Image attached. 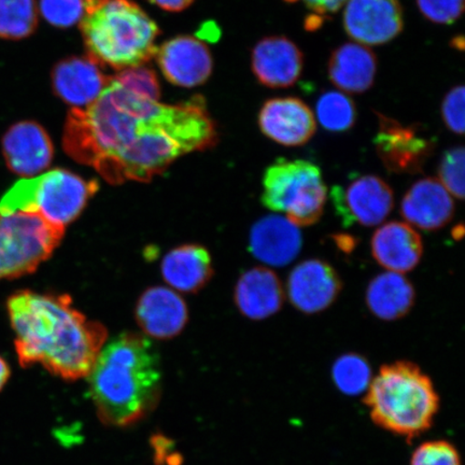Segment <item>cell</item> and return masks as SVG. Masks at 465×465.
Masks as SVG:
<instances>
[{"label": "cell", "mask_w": 465, "mask_h": 465, "mask_svg": "<svg viewBox=\"0 0 465 465\" xmlns=\"http://www.w3.org/2000/svg\"><path fill=\"white\" fill-rule=\"evenodd\" d=\"M39 25L36 0H0V39L31 37Z\"/></svg>", "instance_id": "26"}, {"label": "cell", "mask_w": 465, "mask_h": 465, "mask_svg": "<svg viewBox=\"0 0 465 465\" xmlns=\"http://www.w3.org/2000/svg\"><path fill=\"white\" fill-rule=\"evenodd\" d=\"M410 465H462L460 452L446 440L424 441L411 457Z\"/></svg>", "instance_id": "29"}, {"label": "cell", "mask_w": 465, "mask_h": 465, "mask_svg": "<svg viewBox=\"0 0 465 465\" xmlns=\"http://www.w3.org/2000/svg\"><path fill=\"white\" fill-rule=\"evenodd\" d=\"M341 288V277L333 266L318 259L295 266L287 282L291 304L307 315L328 310L339 298Z\"/></svg>", "instance_id": "12"}, {"label": "cell", "mask_w": 465, "mask_h": 465, "mask_svg": "<svg viewBox=\"0 0 465 465\" xmlns=\"http://www.w3.org/2000/svg\"><path fill=\"white\" fill-rule=\"evenodd\" d=\"M286 2H296V0H286ZM302 2L317 15H332L344 7L348 0H302Z\"/></svg>", "instance_id": "35"}, {"label": "cell", "mask_w": 465, "mask_h": 465, "mask_svg": "<svg viewBox=\"0 0 465 465\" xmlns=\"http://www.w3.org/2000/svg\"><path fill=\"white\" fill-rule=\"evenodd\" d=\"M3 153L9 170L20 176L33 177L48 168L54 148L48 133L34 121H22L5 132Z\"/></svg>", "instance_id": "14"}, {"label": "cell", "mask_w": 465, "mask_h": 465, "mask_svg": "<svg viewBox=\"0 0 465 465\" xmlns=\"http://www.w3.org/2000/svg\"><path fill=\"white\" fill-rule=\"evenodd\" d=\"M89 376L97 415L108 426H131L158 404L160 358L147 337L116 336L102 348Z\"/></svg>", "instance_id": "3"}, {"label": "cell", "mask_w": 465, "mask_h": 465, "mask_svg": "<svg viewBox=\"0 0 465 465\" xmlns=\"http://www.w3.org/2000/svg\"><path fill=\"white\" fill-rule=\"evenodd\" d=\"M156 58L164 77L171 84L194 87L205 84L213 73V56L201 40L179 36L156 50Z\"/></svg>", "instance_id": "16"}, {"label": "cell", "mask_w": 465, "mask_h": 465, "mask_svg": "<svg viewBox=\"0 0 465 465\" xmlns=\"http://www.w3.org/2000/svg\"><path fill=\"white\" fill-rule=\"evenodd\" d=\"M193 2L194 0H150V3L158 5L159 8L172 11V13H179V11L187 9Z\"/></svg>", "instance_id": "36"}, {"label": "cell", "mask_w": 465, "mask_h": 465, "mask_svg": "<svg viewBox=\"0 0 465 465\" xmlns=\"http://www.w3.org/2000/svg\"><path fill=\"white\" fill-rule=\"evenodd\" d=\"M162 274L180 292H196L213 276L211 255L205 248L196 245L173 249L162 262Z\"/></svg>", "instance_id": "25"}, {"label": "cell", "mask_w": 465, "mask_h": 465, "mask_svg": "<svg viewBox=\"0 0 465 465\" xmlns=\"http://www.w3.org/2000/svg\"><path fill=\"white\" fill-rule=\"evenodd\" d=\"M302 246L303 237L298 226L276 214L260 219L250 231V252L270 266L290 264L298 257Z\"/></svg>", "instance_id": "19"}, {"label": "cell", "mask_w": 465, "mask_h": 465, "mask_svg": "<svg viewBox=\"0 0 465 465\" xmlns=\"http://www.w3.org/2000/svg\"><path fill=\"white\" fill-rule=\"evenodd\" d=\"M138 324L150 336L166 340L177 336L188 322V308L173 291L164 287L150 288L139 299Z\"/></svg>", "instance_id": "21"}, {"label": "cell", "mask_w": 465, "mask_h": 465, "mask_svg": "<svg viewBox=\"0 0 465 465\" xmlns=\"http://www.w3.org/2000/svg\"><path fill=\"white\" fill-rule=\"evenodd\" d=\"M97 190L94 180L89 182L71 172L54 170L15 183L0 200V216L37 213L50 223L65 228Z\"/></svg>", "instance_id": "6"}, {"label": "cell", "mask_w": 465, "mask_h": 465, "mask_svg": "<svg viewBox=\"0 0 465 465\" xmlns=\"http://www.w3.org/2000/svg\"><path fill=\"white\" fill-rule=\"evenodd\" d=\"M377 58L369 46L344 44L333 51L328 64L331 83L346 94H362L373 86Z\"/></svg>", "instance_id": "23"}, {"label": "cell", "mask_w": 465, "mask_h": 465, "mask_svg": "<svg viewBox=\"0 0 465 465\" xmlns=\"http://www.w3.org/2000/svg\"><path fill=\"white\" fill-rule=\"evenodd\" d=\"M371 248L378 264L399 274L416 269L423 254L420 235L409 223L398 221L381 225L371 237Z\"/></svg>", "instance_id": "20"}, {"label": "cell", "mask_w": 465, "mask_h": 465, "mask_svg": "<svg viewBox=\"0 0 465 465\" xmlns=\"http://www.w3.org/2000/svg\"><path fill=\"white\" fill-rule=\"evenodd\" d=\"M365 301L376 318L383 322H395L409 315L414 307L415 288L409 279L399 272H383L370 282Z\"/></svg>", "instance_id": "24"}, {"label": "cell", "mask_w": 465, "mask_h": 465, "mask_svg": "<svg viewBox=\"0 0 465 465\" xmlns=\"http://www.w3.org/2000/svg\"><path fill=\"white\" fill-rule=\"evenodd\" d=\"M363 403L375 426L411 441L433 427L440 398L420 365L400 360L381 366Z\"/></svg>", "instance_id": "4"}, {"label": "cell", "mask_w": 465, "mask_h": 465, "mask_svg": "<svg viewBox=\"0 0 465 465\" xmlns=\"http://www.w3.org/2000/svg\"><path fill=\"white\" fill-rule=\"evenodd\" d=\"M38 9L52 26L69 28L84 15V0H40Z\"/></svg>", "instance_id": "30"}, {"label": "cell", "mask_w": 465, "mask_h": 465, "mask_svg": "<svg viewBox=\"0 0 465 465\" xmlns=\"http://www.w3.org/2000/svg\"><path fill=\"white\" fill-rule=\"evenodd\" d=\"M10 377V369L7 364V362L5 361V360L0 357V391L4 388L5 385V382L8 381Z\"/></svg>", "instance_id": "37"}, {"label": "cell", "mask_w": 465, "mask_h": 465, "mask_svg": "<svg viewBox=\"0 0 465 465\" xmlns=\"http://www.w3.org/2000/svg\"><path fill=\"white\" fill-rule=\"evenodd\" d=\"M342 21L348 36L366 46L391 43L404 28L399 0H348Z\"/></svg>", "instance_id": "11"}, {"label": "cell", "mask_w": 465, "mask_h": 465, "mask_svg": "<svg viewBox=\"0 0 465 465\" xmlns=\"http://www.w3.org/2000/svg\"><path fill=\"white\" fill-rule=\"evenodd\" d=\"M110 78L89 56H73L58 62L51 74L52 90L73 108H84L94 103Z\"/></svg>", "instance_id": "17"}, {"label": "cell", "mask_w": 465, "mask_h": 465, "mask_svg": "<svg viewBox=\"0 0 465 465\" xmlns=\"http://www.w3.org/2000/svg\"><path fill=\"white\" fill-rule=\"evenodd\" d=\"M464 234V229L463 226L460 229V231L458 230V226H456L455 229L452 231V236L455 237V240H461L462 236Z\"/></svg>", "instance_id": "38"}, {"label": "cell", "mask_w": 465, "mask_h": 465, "mask_svg": "<svg viewBox=\"0 0 465 465\" xmlns=\"http://www.w3.org/2000/svg\"><path fill=\"white\" fill-rule=\"evenodd\" d=\"M439 182L458 200L464 199V148H452L443 155L439 167Z\"/></svg>", "instance_id": "31"}, {"label": "cell", "mask_w": 465, "mask_h": 465, "mask_svg": "<svg viewBox=\"0 0 465 465\" xmlns=\"http://www.w3.org/2000/svg\"><path fill=\"white\" fill-rule=\"evenodd\" d=\"M332 201L345 226H375L383 223L394 205L393 191L385 180L374 174L359 177L346 185L334 187Z\"/></svg>", "instance_id": "10"}, {"label": "cell", "mask_w": 465, "mask_h": 465, "mask_svg": "<svg viewBox=\"0 0 465 465\" xmlns=\"http://www.w3.org/2000/svg\"><path fill=\"white\" fill-rule=\"evenodd\" d=\"M217 139L201 95L161 104L114 77L90 106L71 109L63 134L66 153L114 184L149 182L180 156L213 147Z\"/></svg>", "instance_id": "1"}, {"label": "cell", "mask_w": 465, "mask_h": 465, "mask_svg": "<svg viewBox=\"0 0 465 465\" xmlns=\"http://www.w3.org/2000/svg\"><path fill=\"white\" fill-rule=\"evenodd\" d=\"M332 380L339 391L356 397L368 391L373 375L371 365L361 354L345 353L332 366Z\"/></svg>", "instance_id": "28"}, {"label": "cell", "mask_w": 465, "mask_h": 465, "mask_svg": "<svg viewBox=\"0 0 465 465\" xmlns=\"http://www.w3.org/2000/svg\"><path fill=\"white\" fill-rule=\"evenodd\" d=\"M114 78L127 89L159 101L161 95L159 80L151 69L143 65L127 68L120 71Z\"/></svg>", "instance_id": "32"}, {"label": "cell", "mask_w": 465, "mask_h": 465, "mask_svg": "<svg viewBox=\"0 0 465 465\" xmlns=\"http://www.w3.org/2000/svg\"><path fill=\"white\" fill-rule=\"evenodd\" d=\"M8 312L22 368L39 363L66 381L90 375L107 331L74 310L71 296L21 291L10 296Z\"/></svg>", "instance_id": "2"}, {"label": "cell", "mask_w": 465, "mask_h": 465, "mask_svg": "<svg viewBox=\"0 0 465 465\" xmlns=\"http://www.w3.org/2000/svg\"><path fill=\"white\" fill-rule=\"evenodd\" d=\"M65 228L37 213L0 216V279L31 274L60 245Z\"/></svg>", "instance_id": "8"}, {"label": "cell", "mask_w": 465, "mask_h": 465, "mask_svg": "<svg viewBox=\"0 0 465 465\" xmlns=\"http://www.w3.org/2000/svg\"><path fill=\"white\" fill-rule=\"evenodd\" d=\"M316 113L319 124L329 132H347L357 121L356 104L341 91L323 93L317 102Z\"/></svg>", "instance_id": "27"}, {"label": "cell", "mask_w": 465, "mask_h": 465, "mask_svg": "<svg viewBox=\"0 0 465 465\" xmlns=\"http://www.w3.org/2000/svg\"><path fill=\"white\" fill-rule=\"evenodd\" d=\"M80 31L87 56L102 68L143 66L158 50V25L132 0H84Z\"/></svg>", "instance_id": "5"}, {"label": "cell", "mask_w": 465, "mask_h": 465, "mask_svg": "<svg viewBox=\"0 0 465 465\" xmlns=\"http://www.w3.org/2000/svg\"><path fill=\"white\" fill-rule=\"evenodd\" d=\"M455 213L452 196L435 178H424L407 191L401 214L415 228L431 232L449 224Z\"/></svg>", "instance_id": "18"}, {"label": "cell", "mask_w": 465, "mask_h": 465, "mask_svg": "<svg viewBox=\"0 0 465 465\" xmlns=\"http://www.w3.org/2000/svg\"><path fill=\"white\" fill-rule=\"evenodd\" d=\"M416 3L420 14L434 25H452L464 11V0H416Z\"/></svg>", "instance_id": "33"}, {"label": "cell", "mask_w": 465, "mask_h": 465, "mask_svg": "<svg viewBox=\"0 0 465 465\" xmlns=\"http://www.w3.org/2000/svg\"><path fill=\"white\" fill-rule=\"evenodd\" d=\"M258 122L261 132L283 147L306 144L317 130L312 110L296 97H277L266 101L260 109Z\"/></svg>", "instance_id": "13"}, {"label": "cell", "mask_w": 465, "mask_h": 465, "mask_svg": "<svg viewBox=\"0 0 465 465\" xmlns=\"http://www.w3.org/2000/svg\"><path fill=\"white\" fill-rule=\"evenodd\" d=\"M441 118L447 129L462 135L464 133V86L458 85L447 93L441 103Z\"/></svg>", "instance_id": "34"}, {"label": "cell", "mask_w": 465, "mask_h": 465, "mask_svg": "<svg viewBox=\"0 0 465 465\" xmlns=\"http://www.w3.org/2000/svg\"><path fill=\"white\" fill-rule=\"evenodd\" d=\"M378 131L374 138L378 158L387 171L393 173H418L422 172L435 143L423 136L415 125L404 126L399 121L376 114Z\"/></svg>", "instance_id": "9"}, {"label": "cell", "mask_w": 465, "mask_h": 465, "mask_svg": "<svg viewBox=\"0 0 465 465\" xmlns=\"http://www.w3.org/2000/svg\"><path fill=\"white\" fill-rule=\"evenodd\" d=\"M252 67L262 85L287 89L298 83L303 73V52L287 37H265L252 50Z\"/></svg>", "instance_id": "15"}, {"label": "cell", "mask_w": 465, "mask_h": 465, "mask_svg": "<svg viewBox=\"0 0 465 465\" xmlns=\"http://www.w3.org/2000/svg\"><path fill=\"white\" fill-rule=\"evenodd\" d=\"M284 290L281 279L266 267H254L238 279L234 300L243 316L264 320L282 310Z\"/></svg>", "instance_id": "22"}, {"label": "cell", "mask_w": 465, "mask_h": 465, "mask_svg": "<svg viewBox=\"0 0 465 465\" xmlns=\"http://www.w3.org/2000/svg\"><path fill=\"white\" fill-rule=\"evenodd\" d=\"M327 197L322 170L310 161L279 159L266 168L262 203L298 228L318 223Z\"/></svg>", "instance_id": "7"}]
</instances>
